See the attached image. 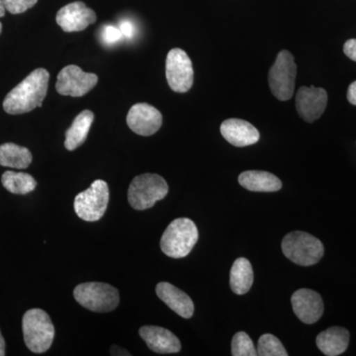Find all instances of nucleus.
Listing matches in <instances>:
<instances>
[{"label": "nucleus", "mask_w": 356, "mask_h": 356, "mask_svg": "<svg viewBox=\"0 0 356 356\" xmlns=\"http://www.w3.org/2000/svg\"><path fill=\"white\" fill-rule=\"evenodd\" d=\"M49 79L50 74L47 70L37 69L32 72L6 95L3 102L6 113L24 114L42 107L48 92Z\"/></svg>", "instance_id": "nucleus-1"}, {"label": "nucleus", "mask_w": 356, "mask_h": 356, "mask_svg": "<svg viewBox=\"0 0 356 356\" xmlns=\"http://www.w3.org/2000/svg\"><path fill=\"white\" fill-rule=\"evenodd\" d=\"M198 229L188 218H178L170 222L161 236L163 254L173 259H182L191 254L198 242Z\"/></svg>", "instance_id": "nucleus-2"}, {"label": "nucleus", "mask_w": 356, "mask_h": 356, "mask_svg": "<svg viewBox=\"0 0 356 356\" xmlns=\"http://www.w3.org/2000/svg\"><path fill=\"white\" fill-rule=\"evenodd\" d=\"M23 336L32 353H46L55 339V327L50 316L41 309H31L23 316Z\"/></svg>", "instance_id": "nucleus-3"}, {"label": "nucleus", "mask_w": 356, "mask_h": 356, "mask_svg": "<svg viewBox=\"0 0 356 356\" xmlns=\"http://www.w3.org/2000/svg\"><path fill=\"white\" fill-rule=\"evenodd\" d=\"M281 248L288 259L302 266L318 264L325 252L324 245L318 238L300 231L285 236Z\"/></svg>", "instance_id": "nucleus-4"}, {"label": "nucleus", "mask_w": 356, "mask_h": 356, "mask_svg": "<svg viewBox=\"0 0 356 356\" xmlns=\"http://www.w3.org/2000/svg\"><path fill=\"white\" fill-rule=\"evenodd\" d=\"M168 185L165 178L154 173L138 175L131 182L128 200L135 210H147L168 195Z\"/></svg>", "instance_id": "nucleus-5"}, {"label": "nucleus", "mask_w": 356, "mask_h": 356, "mask_svg": "<svg viewBox=\"0 0 356 356\" xmlns=\"http://www.w3.org/2000/svg\"><path fill=\"white\" fill-rule=\"evenodd\" d=\"M74 299L79 305L96 313L113 311L119 305V292L107 283L86 282L77 285Z\"/></svg>", "instance_id": "nucleus-6"}, {"label": "nucleus", "mask_w": 356, "mask_h": 356, "mask_svg": "<svg viewBox=\"0 0 356 356\" xmlns=\"http://www.w3.org/2000/svg\"><path fill=\"white\" fill-rule=\"evenodd\" d=\"M109 197L108 184L104 180H95L88 189L77 194L74 199V211L84 221H98L106 212Z\"/></svg>", "instance_id": "nucleus-7"}, {"label": "nucleus", "mask_w": 356, "mask_h": 356, "mask_svg": "<svg viewBox=\"0 0 356 356\" xmlns=\"http://www.w3.org/2000/svg\"><path fill=\"white\" fill-rule=\"evenodd\" d=\"M296 74L294 57L286 50L281 51L268 74L269 88L278 100L287 102L292 97Z\"/></svg>", "instance_id": "nucleus-8"}, {"label": "nucleus", "mask_w": 356, "mask_h": 356, "mask_svg": "<svg viewBox=\"0 0 356 356\" xmlns=\"http://www.w3.org/2000/svg\"><path fill=\"white\" fill-rule=\"evenodd\" d=\"M165 74L168 86L175 92H187L193 86L194 70L191 58L181 49H172L168 54Z\"/></svg>", "instance_id": "nucleus-9"}, {"label": "nucleus", "mask_w": 356, "mask_h": 356, "mask_svg": "<svg viewBox=\"0 0 356 356\" xmlns=\"http://www.w3.org/2000/svg\"><path fill=\"white\" fill-rule=\"evenodd\" d=\"M98 83V76L84 72L76 65H70L58 74L56 89L60 95L81 97L88 93Z\"/></svg>", "instance_id": "nucleus-10"}, {"label": "nucleus", "mask_w": 356, "mask_h": 356, "mask_svg": "<svg viewBox=\"0 0 356 356\" xmlns=\"http://www.w3.org/2000/svg\"><path fill=\"white\" fill-rule=\"evenodd\" d=\"M129 128L138 135H154L163 125V115L158 109L147 103L133 105L127 115Z\"/></svg>", "instance_id": "nucleus-11"}, {"label": "nucleus", "mask_w": 356, "mask_h": 356, "mask_svg": "<svg viewBox=\"0 0 356 356\" xmlns=\"http://www.w3.org/2000/svg\"><path fill=\"white\" fill-rule=\"evenodd\" d=\"M327 95L324 88L302 86L296 95L299 116L308 123L318 120L327 108Z\"/></svg>", "instance_id": "nucleus-12"}, {"label": "nucleus", "mask_w": 356, "mask_h": 356, "mask_svg": "<svg viewBox=\"0 0 356 356\" xmlns=\"http://www.w3.org/2000/svg\"><path fill=\"white\" fill-rule=\"evenodd\" d=\"M96 19L95 11L81 1L62 7L56 17L58 25L67 33L83 31L89 25L95 23Z\"/></svg>", "instance_id": "nucleus-13"}, {"label": "nucleus", "mask_w": 356, "mask_h": 356, "mask_svg": "<svg viewBox=\"0 0 356 356\" xmlns=\"http://www.w3.org/2000/svg\"><path fill=\"white\" fill-rule=\"evenodd\" d=\"M293 311L301 322L315 324L324 313V302L318 293L311 289L297 290L291 297Z\"/></svg>", "instance_id": "nucleus-14"}, {"label": "nucleus", "mask_w": 356, "mask_h": 356, "mask_svg": "<svg viewBox=\"0 0 356 356\" xmlns=\"http://www.w3.org/2000/svg\"><path fill=\"white\" fill-rule=\"evenodd\" d=\"M140 336L146 341L147 348L154 353H177L181 350L179 339L172 332L165 327L156 325H145L140 329Z\"/></svg>", "instance_id": "nucleus-15"}, {"label": "nucleus", "mask_w": 356, "mask_h": 356, "mask_svg": "<svg viewBox=\"0 0 356 356\" xmlns=\"http://www.w3.org/2000/svg\"><path fill=\"white\" fill-rule=\"evenodd\" d=\"M220 131L229 144L238 147L252 146L261 138L257 129L242 119L233 118L222 122Z\"/></svg>", "instance_id": "nucleus-16"}, {"label": "nucleus", "mask_w": 356, "mask_h": 356, "mask_svg": "<svg viewBox=\"0 0 356 356\" xmlns=\"http://www.w3.org/2000/svg\"><path fill=\"white\" fill-rule=\"evenodd\" d=\"M156 295L165 305L180 317L191 318L194 313V304L191 297L168 282H161L156 285Z\"/></svg>", "instance_id": "nucleus-17"}, {"label": "nucleus", "mask_w": 356, "mask_h": 356, "mask_svg": "<svg viewBox=\"0 0 356 356\" xmlns=\"http://www.w3.org/2000/svg\"><path fill=\"white\" fill-rule=\"evenodd\" d=\"M318 350L325 355L337 356L348 350L350 332L341 327H332L321 332L316 339Z\"/></svg>", "instance_id": "nucleus-18"}, {"label": "nucleus", "mask_w": 356, "mask_h": 356, "mask_svg": "<svg viewBox=\"0 0 356 356\" xmlns=\"http://www.w3.org/2000/svg\"><path fill=\"white\" fill-rule=\"evenodd\" d=\"M238 182L243 188L254 192H275L282 187L280 178L273 173L261 170H248L241 173Z\"/></svg>", "instance_id": "nucleus-19"}, {"label": "nucleus", "mask_w": 356, "mask_h": 356, "mask_svg": "<svg viewBox=\"0 0 356 356\" xmlns=\"http://www.w3.org/2000/svg\"><path fill=\"white\" fill-rule=\"evenodd\" d=\"M93 121H95V114L90 110H84L77 115L69 130L65 132V149L74 151L77 147H81L88 138Z\"/></svg>", "instance_id": "nucleus-20"}, {"label": "nucleus", "mask_w": 356, "mask_h": 356, "mask_svg": "<svg viewBox=\"0 0 356 356\" xmlns=\"http://www.w3.org/2000/svg\"><path fill=\"white\" fill-rule=\"evenodd\" d=\"M254 283V270L252 264L245 257L236 259L229 273V285L236 295L250 291Z\"/></svg>", "instance_id": "nucleus-21"}, {"label": "nucleus", "mask_w": 356, "mask_h": 356, "mask_svg": "<svg viewBox=\"0 0 356 356\" xmlns=\"http://www.w3.org/2000/svg\"><path fill=\"white\" fill-rule=\"evenodd\" d=\"M32 154L27 147L13 143L0 146V165L24 170L31 165Z\"/></svg>", "instance_id": "nucleus-22"}, {"label": "nucleus", "mask_w": 356, "mask_h": 356, "mask_svg": "<svg viewBox=\"0 0 356 356\" xmlns=\"http://www.w3.org/2000/svg\"><path fill=\"white\" fill-rule=\"evenodd\" d=\"M1 182L7 191L21 195L30 193L37 186V181L34 177L25 172H4L2 175Z\"/></svg>", "instance_id": "nucleus-23"}, {"label": "nucleus", "mask_w": 356, "mask_h": 356, "mask_svg": "<svg viewBox=\"0 0 356 356\" xmlns=\"http://www.w3.org/2000/svg\"><path fill=\"white\" fill-rule=\"evenodd\" d=\"M257 355L287 356L288 353L282 343L273 334H266L259 337L257 343Z\"/></svg>", "instance_id": "nucleus-24"}, {"label": "nucleus", "mask_w": 356, "mask_h": 356, "mask_svg": "<svg viewBox=\"0 0 356 356\" xmlns=\"http://www.w3.org/2000/svg\"><path fill=\"white\" fill-rule=\"evenodd\" d=\"M232 355L257 356V350L252 339L245 332H236L232 341Z\"/></svg>", "instance_id": "nucleus-25"}, {"label": "nucleus", "mask_w": 356, "mask_h": 356, "mask_svg": "<svg viewBox=\"0 0 356 356\" xmlns=\"http://www.w3.org/2000/svg\"><path fill=\"white\" fill-rule=\"evenodd\" d=\"M2 2L9 13L21 14L32 8L38 0H2Z\"/></svg>", "instance_id": "nucleus-26"}, {"label": "nucleus", "mask_w": 356, "mask_h": 356, "mask_svg": "<svg viewBox=\"0 0 356 356\" xmlns=\"http://www.w3.org/2000/svg\"><path fill=\"white\" fill-rule=\"evenodd\" d=\"M123 38V35L119 28L115 26L107 25L103 28L102 33V39L106 44H113L118 43L120 40Z\"/></svg>", "instance_id": "nucleus-27"}, {"label": "nucleus", "mask_w": 356, "mask_h": 356, "mask_svg": "<svg viewBox=\"0 0 356 356\" xmlns=\"http://www.w3.org/2000/svg\"><path fill=\"white\" fill-rule=\"evenodd\" d=\"M119 29L123 35V37L127 39H132L134 35H135V26L133 23L129 20L121 21L120 25H119Z\"/></svg>", "instance_id": "nucleus-28"}, {"label": "nucleus", "mask_w": 356, "mask_h": 356, "mask_svg": "<svg viewBox=\"0 0 356 356\" xmlns=\"http://www.w3.org/2000/svg\"><path fill=\"white\" fill-rule=\"evenodd\" d=\"M343 51L346 57L356 62V39L348 40L344 44Z\"/></svg>", "instance_id": "nucleus-29"}, {"label": "nucleus", "mask_w": 356, "mask_h": 356, "mask_svg": "<svg viewBox=\"0 0 356 356\" xmlns=\"http://www.w3.org/2000/svg\"><path fill=\"white\" fill-rule=\"evenodd\" d=\"M348 100L353 105H356V81L348 86Z\"/></svg>", "instance_id": "nucleus-30"}, {"label": "nucleus", "mask_w": 356, "mask_h": 356, "mask_svg": "<svg viewBox=\"0 0 356 356\" xmlns=\"http://www.w3.org/2000/svg\"><path fill=\"white\" fill-rule=\"evenodd\" d=\"M6 355V341L0 332V356Z\"/></svg>", "instance_id": "nucleus-31"}, {"label": "nucleus", "mask_w": 356, "mask_h": 356, "mask_svg": "<svg viewBox=\"0 0 356 356\" xmlns=\"http://www.w3.org/2000/svg\"><path fill=\"white\" fill-rule=\"evenodd\" d=\"M6 6H4L2 0H0V17H3V16L6 15Z\"/></svg>", "instance_id": "nucleus-32"}, {"label": "nucleus", "mask_w": 356, "mask_h": 356, "mask_svg": "<svg viewBox=\"0 0 356 356\" xmlns=\"http://www.w3.org/2000/svg\"><path fill=\"white\" fill-rule=\"evenodd\" d=\"M2 32V24L1 22H0V34H1Z\"/></svg>", "instance_id": "nucleus-33"}]
</instances>
